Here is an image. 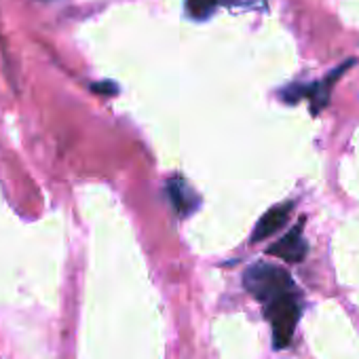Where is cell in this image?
Wrapping results in <instances>:
<instances>
[{"label": "cell", "instance_id": "6da1fadb", "mask_svg": "<svg viewBox=\"0 0 359 359\" xmlns=\"http://www.w3.org/2000/svg\"><path fill=\"white\" fill-rule=\"evenodd\" d=\"M243 285L262 304H269L281 296L296 292V283L290 277V273L285 269L269 264V262H256L250 269H245Z\"/></svg>", "mask_w": 359, "mask_h": 359}, {"label": "cell", "instance_id": "3957f363", "mask_svg": "<svg viewBox=\"0 0 359 359\" xmlns=\"http://www.w3.org/2000/svg\"><path fill=\"white\" fill-rule=\"evenodd\" d=\"M351 66H353V60L346 62L344 66L336 68L323 83H315V85H294V87H290V89L283 91V100L294 104V102H298L300 97H309V100L313 102V112H319V108H323V106L327 104V95H330L332 85L336 83V79H338L346 68H351Z\"/></svg>", "mask_w": 359, "mask_h": 359}, {"label": "cell", "instance_id": "5b68a950", "mask_svg": "<svg viewBox=\"0 0 359 359\" xmlns=\"http://www.w3.org/2000/svg\"><path fill=\"white\" fill-rule=\"evenodd\" d=\"M302 229H304V220H300L294 229H290V233H285L277 243H273L269 248V254L287 260V262H300L306 256V243L302 239Z\"/></svg>", "mask_w": 359, "mask_h": 359}, {"label": "cell", "instance_id": "277c9868", "mask_svg": "<svg viewBox=\"0 0 359 359\" xmlns=\"http://www.w3.org/2000/svg\"><path fill=\"white\" fill-rule=\"evenodd\" d=\"M167 197L180 218L191 216L199 208V197L195 195V191L191 189L187 180L180 175H173L167 180Z\"/></svg>", "mask_w": 359, "mask_h": 359}, {"label": "cell", "instance_id": "52a82bcc", "mask_svg": "<svg viewBox=\"0 0 359 359\" xmlns=\"http://www.w3.org/2000/svg\"><path fill=\"white\" fill-rule=\"evenodd\" d=\"M220 0H187V13L189 18L203 22L208 18H212V13L218 9Z\"/></svg>", "mask_w": 359, "mask_h": 359}, {"label": "cell", "instance_id": "8992f818", "mask_svg": "<svg viewBox=\"0 0 359 359\" xmlns=\"http://www.w3.org/2000/svg\"><path fill=\"white\" fill-rule=\"evenodd\" d=\"M292 210H294V203H290V201H287V203H281V205H277V208H273V210H269V212L258 220V224H256V229H254V233H252V241L256 243V241H264V239L273 237L279 229L285 226V222L290 220Z\"/></svg>", "mask_w": 359, "mask_h": 359}, {"label": "cell", "instance_id": "7a4b0ae2", "mask_svg": "<svg viewBox=\"0 0 359 359\" xmlns=\"http://www.w3.org/2000/svg\"><path fill=\"white\" fill-rule=\"evenodd\" d=\"M300 298L298 292L281 296L269 304H264V315L271 323V332H273V342L277 348H283L292 342L296 325L300 321Z\"/></svg>", "mask_w": 359, "mask_h": 359}, {"label": "cell", "instance_id": "ba28073f", "mask_svg": "<svg viewBox=\"0 0 359 359\" xmlns=\"http://www.w3.org/2000/svg\"><path fill=\"white\" fill-rule=\"evenodd\" d=\"M93 91L104 93V95H114L118 89H116V85H114V83H97V85H93Z\"/></svg>", "mask_w": 359, "mask_h": 359}]
</instances>
